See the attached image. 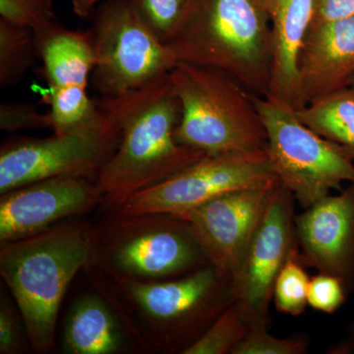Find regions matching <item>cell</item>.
Wrapping results in <instances>:
<instances>
[{
	"instance_id": "cell-1",
	"label": "cell",
	"mask_w": 354,
	"mask_h": 354,
	"mask_svg": "<svg viewBox=\"0 0 354 354\" xmlns=\"http://www.w3.org/2000/svg\"><path fill=\"white\" fill-rule=\"evenodd\" d=\"M139 349L183 354L234 302V281L212 265L169 281H142L93 262L86 268Z\"/></svg>"
},
{
	"instance_id": "cell-2",
	"label": "cell",
	"mask_w": 354,
	"mask_h": 354,
	"mask_svg": "<svg viewBox=\"0 0 354 354\" xmlns=\"http://www.w3.org/2000/svg\"><path fill=\"white\" fill-rule=\"evenodd\" d=\"M95 102L113 116L121 132L118 150L95 181L106 209L120 208L133 195L206 155L176 139L181 104L169 73L139 90Z\"/></svg>"
},
{
	"instance_id": "cell-3",
	"label": "cell",
	"mask_w": 354,
	"mask_h": 354,
	"mask_svg": "<svg viewBox=\"0 0 354 354\" xmlns=\"http://www.w3.org/2000/svg\"><path fill=\"white\" fill-rule=\"evenodd\" d=\"M95 225L59 223L0 244V274L12 293L32 351L55 349L58 312L70 283L95 259Z\"/></svg>"
},
{
	"instance_id": "cell-4",
	"label": "cell",
	"mask_w": 354,
	"mask_h": 354,
	"mask_svg": "<svg viewBox=\"0 0 354 354\" xmlns=\"http://www.w3.org/2000/svg\"><path fill=\"white\" fill-rule=\"evenodd\" d=\"M167 44L177 62L218 70L252 94L267 95L271 26L260 0H193Z\"/></svg>"
},
{
	"instance_id": "cell-5",
	"label": "cell",
	"mask_w": 354,
	"mask_h": 354,
	"mask_svg": "<svg viewBox=\"0 0 354 354\" xmlns=\"http://www.w3.org/2000/svg\"><path fill=\"white\" fill-rule=\"evenodd\" d=\"M181 104L176 139L206 153L265 149L267 131L252 93L223 72L178 62L169 72Z\"/></svg>"
},
{
	"instance_id": "cell-6",
	"label": "cell",
	"mask_w": 354,
	"mask_h": 354,
	"mask_svg": "<svg viewBox=\"0 0 354 354\" xmlns=\"http://www.w3.org/2000/svg\"><path fill=\"white\" fill-rule=\"evenodd\" d=\"M109 211V218L95 225V263L142 281L179 278L209 265L183 218Z\"/></svg>"
},
{
	"instance_id": "cell-7",
	"label": "cell",
	"mask_w": 354,
	"mask_h": 354,
	"mask_svg": "<svg viewBox=\"0 0 354 354\" xmlns=\"http://www.w3.org/2000/svg\"><path fill=\"white\" fill-rule=\"evenodd\" d=\"M267 131L274 174L304 209L354 183V158L342 146L305 125L292 109L252 94Z\"/></svg>"
},
{
	"instance_id": "cell-8",
	"label": "cell",
	"mask_w": 354,
	"mask_h": 354,
	"mask_svg": "<svg viewBox=\"0 0 354 354\" xmlns=\"http://www.w3.org/2000/svg\"><path fill=\"white\" fill-rule=\"evenodd\" d=\"M94 114L64 134L17 138L0 148V195L55 177L97 181L120 146V127L97 102Z\"/></svg>"
},
{
	"instance_id": "cell-9",
	"label": "cell",
	"mask_w": 354,
	"mask_h": 354,
	"mask_svg": "<svg viewBox=\"0 0 354 354\" xmlns=\"http://www.w3.org/2000/svg\"><path fill=\"white\" fill-rule=\"evenodd\" d=\"M95 64L91 83L102 97L145 87L178 64L169 46L144 22L131 0H108L91 30Z\"/></svg>"
},
{
	"instance_id": "cell-10",
	"label": "cell",
	"mask_w": 354,
	"mask_h": 354,
	"mask_svg": "<svg viewBox=\"0 0 354 354\" xmlns=\"http://www.w3.org/2000/svg\"><path fill=\"white\" fill-rule=\"evenodd\" d=\"M278 179L267 148L206 153L162 183L140 191L120 208L125 214L180 216L230 191Z\"/></svg>"
},
{
	"instance_id": "cell-11",
	"label": "cell",
	"mask_w": 354,
	"mask_h": 354,
	"mask_svg": "<svg viewBox=\"0 0 354 354\" xmlns=\"http://www.w3.org/2000/svg\"><path fill=\"white\" fill-rule=\"evenodd\" d=\"M293 201L281 183L272 190L235 279V304L250 324L269 323L274 283L297 246Z\"/></svg>"
},
{
	"instance_id": "cell-12",
	"label": "cell",
	"mask_w": 354,
	"mask_h": 354,
	"mask_svg": "<svg viewBox=\"0 0 354 354\" xmlns=\"http://www.w3.org/2000/svg\"><path fill=\"white\" fill-rule=\"evenodd\" d=\"M279 179L230 191L178 218L189 225L209 264L234 283Z\"/></svg>"
},
{
	"instance_id": "cell-13",
	"label": "cell",
	"mask_w": 354,
	"mask_h": 354,
	"mask_svg": "<svg viewBox=\"0 0 354 354\" xmlns=\"http://www.w3.org/2000/svg\"><path fill=\"white\" fill-rule=\"evenodd\" d=\"M102 204L97 183L55 177L28 184L0 197V244L44 232Z\"/></svg>"
},
{
	"instance_id": "cell-14",
	"label": "cell",
	"mask_w": 354,
	"mask_h": 354,
	"mask_svg": "<svg viewBox=\"0 0 354 354\" xmlns=\"http://www.w3.org/2000/svg\"><path fill=\"white\" fill-rule=\"evenodd\" d=\"M300 259L354 290V183L295 216Z\"/></svg>"
},
{
	"instance_id": "cell-15",
	"label": "cell",
	"mask_w": 354,
	"mask_h": 354,
	"mask_svg": "<svg viewBox=\"0 0 354 354\" xmlns=\"http://www.w3.org/2000/svg\"><path fill=\"white\" fill-rule=\"evenodd\" d=\"M298 75L305 106L351 86L354 15L309 28L300 50Z\"/></svg>"
},
{
	"instance_id": "cell-16",
	"label": "cell",
	"mask_w": 354,
	"mask_h": 354,
	"mask_svg": "<svg viewBox=\"0 0 354 354\" xmlns=\"http://www.w3.org/2000/svg\"><path fill=\"white\" fill-rule=\"evenodd\" d=\"M272 37L271 77L266 97L292 109H304L298 59L315 12V0H260Z\"/></svg>"
},
{
	"instance_id": "cell-17",
	"label": "cell",
	"mask_w": 354,
	"mask_h": 354,
	"mask_svg": "<svg viewBox=\"0 0 354 354\" xmlns=\"http://www.w3.org/2000/svg\"><path fill=\"white\" fill-rule=\"evenodd\" d=\"M36 37L48 90L87 88L95 64L92 32L73 31L55 22Z\"/></svg>"
},
{
	"instance_id": "cell-18",
	"label": "cell",
	"mask_w": 354,
	"mask_h": 354,
	"mask_svg": "<svg viewBox=\"0 0 354 354\" xmlns=\"http://www.w3.org/2000/svg\"><path fill=\"white\" fill-rule=\"evenodd\" d=\"M124 328L102 295H86L74 304L64 330V349L71 354H114L127 348Z\"/></svg>"
},
{
	"instance_id": "cell-19",
	"label": "cell",
	"mask_w": 354,
	"mask_h": 354,
	"mask_svg": "<svg viewBox=\"0 0 354 354\" xmlns=\"http://www.w3.org/2000/svg\"><path fill=\"white\" fill-rule=\"evenodd\" d=\"M295 113L305 125L346 149L354 158V86L310 102Z\"/></svg>"
},
{
	"instance_id": "cell-20",
	"label": "cell",
	"mask_w": 354,
	"mask_h": 354,
	"mask_svg": "<svg viewBox=\"0 0 354 354\" xmlns=\"http://www.w3.org/2000/svg\"><path fill=\"white\" fill-rule=\"evenodd\" d=\"M37 57L36 32L0 18V87L21 82Z\"/></svg>"
},
{
	"instance_id": "cell-21",
	"label": "cell",
	"mask_w": 354,
	"mask_h": 354,
	"mask_svg": "<svg viewBox=\"0 0 354 354\" xmlns=\"http://www.w3.org/2000/svg\"><path fill=\"white\" fill-rule=\"evenodd\" d=\"M249 328L250 323L242 316L234 302L183 354H232Z\"/></svg>"
},
{
	"instance_id": "cell-22",
	"label": "cell",
	"mask_w": 354,
	"mask_h": 354,
	"mask_svg": "<svg viewBox=\"0 0 354 354\" xmlns=\"http://www.w3.org/2000/svg\"><path fill=\"white\" fill-rule=\"evenodd\" d=\"M310 278L300 259L298 245L283 265L274 286V307L279 313L297 317L304 313L308 300Z\"/></svg>"
},
{
	"instance_id": "cell-23",
	"label": "cell",
	"mask_w": 354,
	"mask_h": 354,
	"mask_svg": "<svg viewBox=\"0 0 354 354\" xmlns=\"http://www.w3.org/2000/svg\"><path fill=\"white\" fill-rule=\"evenodd\" d=\"M193 0H131L137 12L156 35L167 44L176 34Z\"/></svg>"
},
{
	"instance_id": "cell-24",
	"label": "cell",
	"mask_w": 354,
	"mask_h": 354,
	"mask_svg": "<svg viewBox=\"0 0 354 354\" xmlns=\"http://www.w3.org/2000/svg\"><path fill=\"white\" fill-rule=\"evenodd\" d=\"M307 351L304 339L274 337L268 332V324L253 323L232 354H305Z\"/></svg>"
},
{
	"instance_id": "cell-25",
	"label": "cell",
	"mask_w": 354,
	"mask_h": 354,
	"mask_svg": "<svg viewBox=\"0 0 354 354\" xmlns=\"http://www.w3.org/2000/svg\"><path fill=\"white\" fill-rule=\"evenodd\" d=\"M0 18L36 34L57 22L53 0H0Z\"/></svg>"
},
{
	"instance_id": "cell-26",
	"label": "cell",
	"mask_w": 354,
	"mask_h": 354,
	"mask_svg": "<svg viewBox=\"0 0 354 354\" xmlns=\"http://www.w3.org/2000/svg\"><path fill=\"white\" fill-rule=\"evenodd\" d=\"M346 293L341 279L319 272L310 279L307 300L309 306L317 311L333 314L344 304Z\"/></svg>"
},
{
	"instance_id": "cell-27",
	"label": "cell",
	"mask_w": 354,
	"mask_h": 354,
	"mask_svg": "<svg viewBox=\"0 0 354 354\" xmlns=\"http://www.w3.org/2000/svg\"><path fill=\"white\" fill-rule=\"evenodd\" d=\"M30 344L22 316L1 297L0 304V353L20 354L29 351Z\"/></svg>"
},
{
	"instance_id": "cell-28",
	"label": "cell",
	"mask_w": 354,
	"mask_h": 354,
	"mask_svg": "<svg viewBox=\"0 0 354 354\" xmlns=\"http://www.w3.org/2000/svg\"><path fill=\"white\" fill-rule=\"evenodd\" d=\"M0 129H51L50 114L41 113L35 104L4 102L0 106Z\"/></svg>"
},
{
	"instance_id": "cell-29",
	"label": "cell",
	"mask_w": 354,
	"mask_h": 354,
	"mask_svg": "<svg viewBox=\"0 0 354 354\" xmlns=\"http://www.w3.org/2000/svg\"><path fill=\"white\" fill-rule=\"evenodd\" d=\"M353 15L354 0H315V12L311 26L332 22Z\"/></svg>"
},
{
	"instance_id": "cell-30",
	"label": "cell",
	"mask_w": 354,
	"mask_h": 354,
	"mask_svg": "<svg viewBox=\"0 0 354 354\" xmlns=\"http://www.w3.org/2000/svg\"><path fill=\"white\" fill-rule=\"evenodd\" d=\"M100 0H70L72 10L81 19L88 17Z\"/></svg>"
},
{
	"instance_id": "cell-31",
	"label": "cell",
	"mask_w": 354,
	"mask_h": 354,
	"mask_svg": "<svg viewBox=\"0 0 354 354\" xmlns=\"http://www.w3.org/2000/svg\"><path fill=\"white\" fill-rule=\"evenodd\" d=\"M329 354H354V321L351 327L348 337L344 342L335 344L328 348Z\"/></svg>"
},
{
	"instance_id": "cell-32",
	"label": "cell",
	"mask_w": 354,
	"mask_h": 354,
	"mask_svg": "<svg viewBox=\"0 0 354 354\" xmlns=\"http://www.w3.org/2000/svg\"><path fill=\"white\" fill-rule=\"evenodd\" d=\"M351 86H354V76H353V80H351Z\"/></svg>"
}]
</instances>
